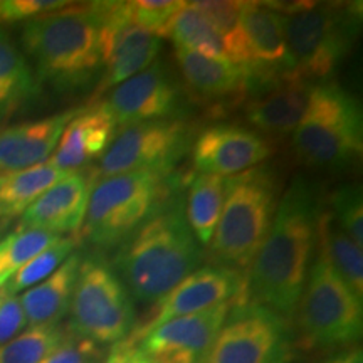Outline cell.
<instances>
[{
	"label": "cell",
	"mask_w": 363,
	"mask_h": 363,
	"mask_svg": "<svg viewBox=\"0 0 363 363\" xmlns=\"http://www.w3.org/2000/svg\"><path fill=\"white\" fill-rule=\"evenodd\" d=\"M93 184L81 172H69L54 184L22 214V227L69 234L84 222L86 206Z\"/></svg>",
	"instance_id": "20"
},
{
	"label": "cell",
	"mask_w": 363,
	"mask_h": 363,
	"mask_svg": "<svg viewBox=\"0 0 363 363\" xmlns=\"http://www.w3.org/2000/svg\"><path fill=\"white\" fill-rule=\"evenodd\" d=\"M202 249L185 219L184 202L153 212L118 249L116 274L130 296L145 305L162 301L199 269Z\"/></svg>",
	"instance_id": "2"
},
{
	"label": "cell",
	"mask_w": 363,
	"mask_h": 363,
	"mask_svg": "<svg viewBox=\"0 0 363 363\" xmlns=\"http://www.w3.org/2000/svg\"><path fill=\"white\" fill-rule=\"evenodd\" d=\"M242 4L244 2H225V0H201V2H192V6L211 22L220 38H224L234 29Z\"/></svg>",
	"instance_id": "36"
},
{
	"label": "cell",
	"mask_w": 363,
	"mask_h": 363,
	"mask_svg": "<svg viewBox=\"0 0 363 363\" xmlns=\"http://www.w3.org/2000/svg\"><path fill=\"white\" fill-rule=\"evenodd\" d=\"M38 91L29 59L6 30L0 29V118L9 116Z\"/></svg>",
	"instance_id": "25"
},
{
	"label": "cell",
	"mask_w": 363,
	"mask_h": 363,
	"mask_svg": "<svg viewBox=\"0 0 363 363\" xmlns=\"http://www.w3.org/2000/svg\"><path fill=\"white\" fill-rule=\"evenodd\" d=\"M81 108L0 130V174L26 170L49 160L62 131Z\"/></svg>",
	"instance_id": "19"
},
{
	"label": "cell",
	"mask_w": 363,
	"mask_h": 363,
	"mask_svg": "<svg viewBox=\"0 0 363 363\" xmlns=\"http://www.w3.org/2000/svg\"><path fill=\"white\" fill-rule=\"evenodd\" d=\"M71 333L94 343H120L135 323V305L115 269L101 257L81 259L71 298Z\"/></svg>",
	"instance_id": "9"
},
{
	"label": "cell",
	"mask_w": 363,
	"mask_h": 363,
	"mask_svg": "<svg viewBox=\"0 0 363 363\" xmlns=\"http://www.w3.org/2000/svg\"><path fill=\"white\" fill-rule=\"evenodd\" d=\"M360 17L353 9L310 7L284 16L289 72L311 83L326 79L352 52Z\"/></svg>",
	"instance_id": "6"
},
{
	"label": "cell",
	"mask_w": 363,
	"mask_h": 363,
	"mask_svg": "<svg viewBox=\"0 0 363 363\" xmlns=\"http://www.w3.org/2000/svg\"><path fill=\"white\" fill-rule=\"evenodd\" d=\"M21 44L39 79L57 89L86 86L103 65L93 2L30 19L22 27Z\"/></svg>",
	"instance_id": "3"
},
{
	"label": "cell",
	"mask_w": 363,
	"mask_h": 363,
	"mask_svg": "<svg viewBox=\"0 0 363 363\" xmlns=\"http://www.w3.org/2000/svg\"><path fill=\"white\" fill-rule=\"evenodd\" d=\"M321 214L323 203L315 182L294 177L249 266L239 299L269 308L286 320L296 311L315 257Z\"/></svg>",
	"instance_id": "1"
},
{
	"label": "cell",
	"mask_w": 363,
	"mask_h": 363,
	"mask_svg": "<svg viewBox=\"0 0 363 363\" xmlns=\"http://www.w3.org/2000/svg\"><path fill=\"white\" fill-rule=\"evenodd\" d=\"M163 175L131 172L99 179L91 187L83 235L94 246H121L157 211Z\"/></svg>",
	"instance_id": "7"
},
{
	"label": "cell",
	"mask_w": 363,
	"mask_h": 363,
	"mask_svg": "<svg viewBox=\"0 0 363 363\" xmlns=\"http://www.w3.org/2000/svg\"><path fill=\"white\" fill-rule=\"evenodd\" d=\"M104 104L115 125L126 128L145 121L172 120L184 108V94L169 67L157 61L113 88Z\"/></svg>",
	"instance_id": "13"
},
{
	"label": "cell",
	"mask_w": 363,
	"mask_h": 363,
	"mask_svg": "<svg viewBox=\"0 0 363 363\" xmlns=\"http://www.w3.org/2000/svg\"><path fill=\"white\" fill-rule=\"evenodd\" d=\"M165 35L174 40L175 49H187V51L201 52L206 56L225 57L220 34L192 6V2H185V6L175 13Z\"/></svg>",
	"instance_id": "28"
},
{
	"label": "cell",
	"mask_w": 363,
	"mask_h": 363,
	"mask_svg": "<svg viewBox=\"0 0 363 363\" xmlns=\"http://www.w3.org/2000/svg\"><path fill=\"white\" fill-rule=\"evenodd\" d=\"M67 174L69 172L59 170L48 162L26 170L0 174V217L22 216L45 190Z\"/></svg>",
	"instance_id": "24"
},
{
	"label": "cell",
	"mask_w": 363,
	"mask_h": 363,
	"mask_svg": "<svg viewBox=\"0 0 363 363\" xmlns=\"http://www.w3.org/2000/svg\"><path fill=\"white\" fill-rule=\"evenodd\" d=\"M65 331L54 326H29L0 347V363H40L65 338Z\"/></svg>",
	"instance_id": "31"
},
{
	"label": "cell",
	"mask_w": 363,
	"mask_h": 363,
	"mask_svg": "<svg viewBox=\"0 0 363 363\" xmlns=\"http://www.w3.org/2000/svg\"><path fill=\"white\" fill-rule=\"evenodd\" d=\"M333 220L358 247L363 249V197L358 185H343L330 197Z\"/></svg>",
	"instance_id": "32"
},
{
	"label": "cell",
	"mask_w": 363,
	"mask_h": 363,
	"mask_svg": "<svg viewBox=\"0 0 363 363\" xmlns=\"http://www.w3.org/2000/svg\"><path fill=\"white\" fill-rule=\"evenodd\" d=\"M293 331L269 308L235 298L202 363H289Z\"/></svg>",
	"instance_id": "10"
},
{
	"label": "cell",
	"mask_w": 363,
	"mask_h": 363,
	"mask_svg": "<svg viewBox=\"0 0 363 363\" xmlns=\"http://www.w3.org/2000/svg\"><path fill=\"white\" fill-rule=\"evenodd\" d=\"M6 296H7V293H6V289L2 288V286H0V303L4 301V299H6Z\"/></svg>",
	"instance_id": "40"
},
{
	"label": "cell",
	"mask_w": 363,
	"mask_h": 363,
	"mask_svg": "<svg viewBox=\"0 0 363 363\" xmlns=\"http://www.w3.org/2000/svg\"><path fill=\"white\" fill-rule=\"evenodd\" d=\"M76 244L78 242L74 238H61L56 240L52 246L44 249L26 266H22L2 288L6 289L9 296H17V293L27 291L33 286L39 284L40 281L49 278L74 252Z\"/></svg>",
	"instance_id": "30"
},
{
	"label": "cell",
	"mask_w": 363,
	"mask_h": 363,
	"mask_svg": "<svg viewBox=\"0 0 363 363\" xmlns=\"http://www.w3.org/2000/svg\"><path fill=\"white\" fill-rule=\"evenodd\" d=\"M299 330L310 347L333 348L362 337L363 305L321 252L313 261L299 299Z\"/></svg>",
	"instance_id": "8"
},
{
	"label": "cell",
	"mask_w": 363,
	"mask_h": 363,
	"mask_svg": "<svg viewBox=\"0 0 363 363\" xmlns=\"http://www.w3.org/2000/svg\"><path fill=\"white\" fill-rule=\"evenodd\" d=\"M311 88L313 83L288 72L274 88H269L247 103L246 118L267 133H293L305 115Z\"/></svg>",
	"instance_id": "21"
},
{
	"label": "cell",
	"mask_w": 363,
	"mask_h": 363,
	"mask_svg": "<svg viewBox=\"0 0 363 363\" xmlns=\"http://www.w3.org/2000/svg\"><path fill=\"white\" fill-rule=\"evenodd\" d=\"M293 147L318 169H345L362 155L363 116L358 99L338 83L313 84L306 111L293 131Z\"/></svg>",
	"instance_id": "5"
},
{
	"label": "cell",
	"mask_w": 363,
	"mask_h": 363,
	"mask_svg": "<svg viewBox=\"0 0 363 363\" xmlns=\"http://www.w3.org/2000/svg\"><path fill=\"white\" fill-rule=\"evenodd\" d=\"M185 6L180 0H135L130 2V16L135 26L162 38L167 34L175 13Z\"/></svg>",
	"instance_id": "33"
},
{
	"label": "cell",
	"mask_w": 363,
	"mask_h": 363,
	"mask_svg": "<svg viewBox=\"0 0 363 363\" xmlns=\"http://www.w3.org/2000/svg\"><path fill=\"white\" fill-rule=\"evenodd\" d=\"M224 56L246 76V88L279 81L289 72L284 38V16L264 4L244 2L238 22L222 38Z\"/></svg>",
	"instance_id": "11"
},
{
	"label": "cell",
	"mask_w": 363,
	"mask_h": 363,
	"mask_svg": "<svg viewBox=\"0 0 363 363\" xmlns=\"http://www.w3.org/2000/svg\"><path fill=\"white\" fill-rule=\"evenodd\" d=\"M116 125L106 104L81 108L67 123L56 150L49 157V165L65 172H76L104 155L113 140Z\"/></svg>",
	"instance_id": "18"
},
{
	"label": "cell",
	"mask_w": 363,
	"mask_h": 363,
	"mask_svg": "<svg viewBox=\"0 0 363 363\" xmlns=\"http://www.w3.org/2000/svg\"><path fill=\"white\" fill-rule=\"evenodd\" d=\"M242 274L233 267L219 264L199 267L177 284L162 301H158L157 313L131 342L174 318L194 315L222 303L234 301L242 294Z\"/></svg>",
	"instance_id": "15"
},
{
	"label": "cell",
	"mask_w": 363,
	"mask_h": 363,
	"mask_svg": "<svg viewBox=\"0 0 363 363\" xmlns=\"http://www.w3.org/2000/svg\"><path fill=\"white\" fill-rule=\"evenodd\" d=\"M326 363H363V353L360 347H353L350 350H345L338 353Z\"/></svg>",
	"instance_id": "39"
},
{
	"label": "cell",
	"mask_w": 363,
	"mask_h": 363,
	"mask_svg": "<svg viewBox=\"0 0 363 363\" xmlns=\"http://www.w3.org/2000/svg\"><path fill=\"white\" fill-rule=\"evenodd\" d=\"M272 147L256 131L235 125L211 126L195 140L192 155L199 174L233 177L257 167Z\"/></svg>",
	"instance_id": "16"
},
{
	"label": "cell",
	"mask_w": 363,
	"mask_h": 363,
	"mask_svg": "<svg viewBox=\"0 0 363 363\" xmlns=\"http://www.w3.org/2000/svg\"><path fill=\"white\" fill-rule=\"evenodd\" d=\"M192 131L182 120H155L126 126L115 136L99 160L98 175L131 172L167 175L190 148Z\"/></svg>",
	"instance_id": "12"
},
{
	"label": "cell",
	"mask_w": 363,
	"mask_h": 363,
	"mask_svg": "<svg viewBox=\"0 0 363 363\" xmlns=\"http://www.w3.org/2000/svg\"><path fill=\"white\" fill-rule=\"evenodd\" d=\"M160 52V38L147 33L133 22L101 29V56L104 69L96 94L116 88L126 79L153 65Z\"/></svg>",
	"instance_id": "17"
},
{
	"label": "cell",
	"mask_w": 363,
	"mask_h": 363,
	"mask_svg": "<svg viewBox=\"0 0 363 363\" xmlns=\"http://www.w3.org/2000/svg\"><path fill=\"white\" fill-rule=\"evenodd\" d=\"M234 301L174 318L140 337V350L155 363H202Z\"/></svg>",
	"instance_id": "14"
},
{
	"label": "cell",
	"mask_w": 363,
	"mask_h": 363,
	"mask_svg": "<svg viewBox=\"0 0 363 363\" xmlns=\"http://www.w3.org/2000/svg\"><path fill=\"white\" fill-rule=\"evenodd\" d=\"M225 195V177L199 174L192 180L185 219L201 246H208L219 222Z\"/></svg>",
	"instance_id": "27"
},
{
	"label": "cell",
	"mask_w": 363,
	"mask_h": 363,
	"mask_svg": "<svg viewBox=\"0 0 363 363\" xmlns=\"http://www.w3.org/2000/svg\"><path fill=\"white\" fill-rule=\"evenodd\" d=\"M278 179L271 169L254 167L227 177L211 254L219 266L249 269L264 242L278 207Z\"/></svg>",
	"instance_id": "4"
},
{
	"label": "cell",
	"mask_w": 363,
	"mask_h": 363,
	"mask_svg": "<svg viewBox=\"0 0 363 363\" xmlns=\"http://www.w3.org/2000/svg\"><path fill=\"white\" fill-rule=\"evenodd\" d=\"M175 57L182 78L190 89L203 98L234 96L246 88L244 71L227 57L206 56L187 49H175Z\"/></svg>",
	"instance_id": "23"
},
{
	"label": "cell",
	"mask_w": 363,
	"mask_h": 363,
	"mask_svg": "<svg viewBox=\"0 0 363 363\" xmlns=\"http://www.w3.org/2000/svg\"><path fill=\"white\" fill-rule=\"evenodd\" d=\"M26 326V315L22 311L19 298L7 294L6 299L0 303V347L16 338Z\"/></svg>",
	"instance_id": "37"
},
{
	"label": "cell",
	"mask_w": 363,
	"mask_h": 363,
	"mask_svg": "<svg viewBox=\"0 0 363 363\" xmlns=\"http://www.w3.org/2000/svg\"><path fill=\"white\" fill-rule=\"evenodd\" d=\"M318 252H321L337 274L358 298H363V249L345 234L328 211L318 222Z\"/></svg>",
	"instance_id": "26"
},
{
	"label": "cell",
	"mask_w": 363,
	"mask_h": 363,
	"mask_svg": "<svg viewBox=\"0 0 363 363\" xmlns=\"http://www.w3.org/2000/svg\"><path fill=\"white\" fill-rule=\"evenodd\" d=\"M101 355L98 343L67 333L40 363H101Z\"/></svg>",
	"instance_id": "34"
},
{
	"label": "cell",
	"mask_w": 363,
	"mask_h": 363,
	"mask_svg": "<svg viewBox=\"0 0 363 363\" xmlns=\"http://www.w3.org/2000/svg\"><path fill=\"white\" fill-rule=\"evenodd\" d=\"M72 6L66 0H0V22L35 19Z\"/></svg>",
	"instance_id": "35"
},
{
	"label": "cell",
	"mask_w": 363,
	"mask_h": 363,
	"mask_svg": "<svg viewBox=\"0 0 363 363\" xmlns=\"http://www.w3.org/2000/svg\"><path fill=\"white\" fill-rule=\"evenodd\" d=\"M106 363H155L145 355L133 342H120L113 348Z\"/></svg>",
	"instance_id": "38"
},
{
	"label": "cell",
	"mask_w": 363,
	"mask_h": 363,
	"mask_svg": "<svg viewBox=\"0 0 363 363\" xmlns=\"http://www.w3.org/2000/svg\"><path fill=\"white\" fill-rule=\"evenodd\" d=\"M81 264V254L72 252L52 272L19 296L22 311L29 326H54L69 311L76 276Z\"/></svg>",
	"instance_id": "22"
},
{
	"label": "cell",
	"mask_w": 363,
	"mask_h": 363,
	"mask_svg": "<svg viewBox=\"0 0 363 363\" xmlns=\"http://www.w3.org/2000/svg\"><path fill=\"white\" fill-rule=\"evenodd\" d=\"M61 238L62 235L48 230L21 225L19 229L0 239V286L6 284L22 266Z\"/></svg>",
	"instance_id": "29"
}]
</instances>
